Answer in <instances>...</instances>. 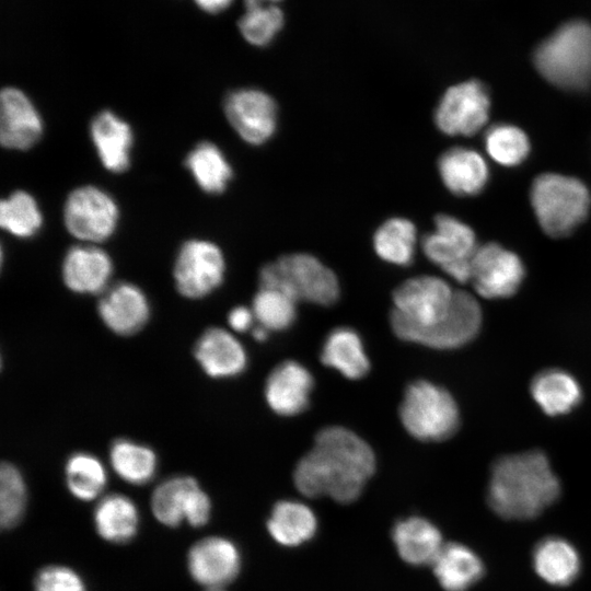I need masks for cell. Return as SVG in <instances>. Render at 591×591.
<instances>
[{
	"mask_svg": "<svg viewBox=\"0 0 591 591\" xmlns=\"http://www.w3.org/2000/svg\"><path fill=\"white\" fill-rule=\"evenodd\" d=\"M375 470L371 447L340 426L323 428L294 471L296 488L306 497L327 496L340 503L355 501Z\"/></svg>",
	"mask_w": 591,
	"mask_h": 591,
	"instance_id": "6da1fadb",
	"label": "cell"
},
{
	"mask_svg": "<svg viewBox=\"0 0 591 591\" xmlns=\"http://www.w3.org/2000/svg\"><path fill=\"white\" fill-rule=\"evenodd\" d=\"M559 494V480L541 451L503 455L493 464L487 500L503 519H533L554 503Z\"/></svg>",
	"mask_w": 591,
	"mask_h": 591,
	"instance_id": "7a4b0ae2",
	"label": "cell"
},
{
	"mask_svg": "<svg viewBox=\"0 0 591 591\" xmlns=\"http://www.w3.org/2000/svg\"><path fill=\"white\" fill-rule=\"evenodd\" d=\"M455 290L442 278L421 275L395 288L390 323L402 340L415 343L424 333L440 325L453 305Z\"/></svg>",
	"mask_w": 591,
	"mask_h": 591,
	"instance_id": "3957f363",
	"label": "cell"
},
{
	"mask_svg": "<svg viewBox=\"0 0 591 591\" xmlns=\"http://www.w3.org/2000/svg\"><path fill=\"white\" fill-rule=\"evenodd\" d=\"M538 72L565 90H586L591 85V25L569 22L546 38L534 53Z\"/></svg>",
	"mask_w": 591,
	"mask_h": 591,
	"instance_id": "277c9868",
	"label": "cell"
},
{
	"mask_svg": "<svg viewBox=\"0 0 591 591\" xmlns=\"http://www.w3.org/2000/svg\"><path fill=\"white\" fill-rule=\"evenodd\" d=\"M530 199L538 224L553 237L573 232L587 218L591 205V195L583 182L556 173L537 176Z\"/></svg>",
	"mask_w": 591,
	"mask_h": 591,
	"instance_id": "5b68a950",
	"label": "cell"
},
{
	"mask_svg": "<svg viewBox=\"0 0 591 591\" xmlns=\"http://www.w3.org/2000/svg\"><path fill=\"white\" fill-rule=\"evenodd\" d=\"M258 278L260 288L277 289L297 302L322 306L334 304L340 292L335 273L308 253L287 254L264 265Z\"/></svg>",
	"mask_w": 591,
	"mask_h": 591,
	"instance_id": "8992f818",
	"label": "cell"
},
{
	"mask_svg": "<svg viewBox=\"0 0 591 591\" xmlns=\"http://www.w3.org/2000/svg\"><path fill=\"white\" fill-rule=\"evenodd\" d=\"M399 419L415 439L438 442L449 439L460 425V413L453 396L426 380L410 383L399 405Z\"/></svg>",
	"mask_w": 591,
	"mask_h": 591,
	"instance_id": "52a82bcc",
	"label": "cell"
},
{
	"mask_svg": "<svg viewBox=\"0 0 591 591\" xmlns=\"http://www.w3.org/2000/svg\"><path fill=\"white\" fill-rule=\"evenodd\" d=\"M425 256L441 270L465 283L471 281L472 263L478 248L473 229L450 215L434 218L433 229L421 241Z\"/></svg>",
	"mask_w": 591,
	"mask_h": 591,
	"instance_id": "ba28073f",
	"label": "cell"
},
{
	"mask_svg": "<svg viewBox=\"0 0 591 591\" xmlns=\"http://www.w3.org/2000/svg\"><path fill=\"white\" fill-rule=\"evenodd\" d=\"M150 507L162 525L176 529L186 522L192 528L206 525L212 512L208 494L198 480L188 475H174L162 480L152 491Z\"/></svg>",
	"mask_w": 591,
	"mask_h": 591,
	"instance_id": "9c48e42d",
	"label": "cell"
},
{
	"mask_svg": "<svg viewBox=\"0 0 591 591\" xmlns=\"http://www.w3.org/2000/svg\"><path fill=\"white\" fill-rule=\"evenodd\" d=\"M225 259L221 248L206 240L186 241L179 248L173 278L177 292L189 300H199L216 291L223 282Z\"/></svg>",
	"mask_w": 591,
	"mask_h": 591,
	"instance_id": "30bf717a",
	"label": "cell"
},
{
	"mask_svg": "<svg viewBox=\"0 0 591 591\" xmlns=\"http://www.w3.org/2000/svg\"><path fill=\"white\" fill-rule=\"evenodd\" d=\"M118 217V207L112 196L91 185L73 189L63 207L67 230L83 241L108 239L116 229Z\"/></svg>",
	"mask_w": 591,
	"mask_h": 591,
	"instance_id": "8fae6325",
	"label": "cell"
},
{
	"mask_svg": "<svg viewBox=\"0 0 591 591\" xmlns=\"http://www.w3.org/2000/svg\"><path fill=\"white\" fill-rule=\"evenodd\" d=\"M490 97L486 86L470 80L450 86L434 111L438 129L448 136H473L487 123Z\"/></svg>",
	"mask_w": 591,
	"mask_h": 591,
	"instance_id": "7c38bea8",
	"label": "cell"
},
{
	"mask_svg": "<svg viewBox=\"0 0 591 591\" xmlns=\"http://www.w3.org/2000/svg\"><path fill=\"white\" fill-rule=\"evenodd\" d=\"M525 275L520 257L497 243L478 246L472 263L471 281L486 299H503L514 294Z\"/></svg>",
	"mask_w": 591,
	"mask_h": 591,
	"instance_id": "4fadbf2b",
	"label": "cell"
},
{
	"mask_svg": "<svg viewBox=\"0 0 591 591\" xmlns=\"http://www.w3.org/2000/svg\"><path fill=\"white\" fill-rule=\"evenodd\" d=\"M228 121L247 143L267 142L277 128V105L266 92L243 88L230 92L223 104Z\"/></svg>",
	"mask_w": 591,
	"mask_h": 591,
	"instance_id": "5bb4252c",
	"label": "cell"
},
{
	"mask_svg": "<svg viewBox=\"0 0 591 591\" xmlns=\"http://www.w3.org/2000/svg\"><path fill=\"white\" fill-rule=\"evenodd\" d=\"M241 565V553L236 544L219 535L196 541L186 554L188 575L206 590L222 589L232 582Z\"/></svg>",
	"mask_w": 591,
	"mask_h": 591,
	"instance_id": "9a60e30c",
	"label": "cell"
},
{
	"mask_svg": "<svg viewBox=\"0 0 591 591\" xmlns=\"http://www.w3.org/2000/svg\"><path fill=\"white\" fill-rule=\"evenodd\" d=\"M103 324L118 336H132L149 322L151 305L147 294L135 283L118 282L107 288L97 303Z\"/></svg>",
	"mask_w": 591,
	"mask_h": 591,
	"instance_id": "2e32d148",
	"label": "cell"
},
{
	"mask_svg": "<svg viewBox=\"0 0 591 591\" xmlns=\"http://www.w3.org/2000/svg\"><path fill=\"white\" fill-rule=\"evenodd\" d=\"M43 135V121L28 96L7 86L0 94V141L4 148L27 150Z\"/></svg>",
	"mask_w": 591,
	"mask_h": 591,
	"instance_id": "e0dca14e",
	"label": "cell"
},
{
	"mask_svg": "<svg viewBox=\"0 0 591 591\" xmlns=\"http://www.w3.org/2000/svg\"><path fill=\"white\" fill-rule=\"evenodd\" d=\"M193 356L205 374L212 379L237 376L247 366V354L241 341L218 326L201 333L194 344Z\"/></svg>",
	"mask_w": 591,
	"mask_h": 591,
	"instance_id": "ac0fdd59",
	"label": "cell"
},
{
	"mask_svg": "<svg viewBox=\"0 0 591 591\" xmlns=\"http://www.w3.org/2000/svg\"><path fill=\"white\" fill-rule=\"evenodd\" d=\"M482 309L468 292L455 290L453 305L445 320L420 335L415 344L434 349H455L472 341L482 326Z\"/></svg>",
	"mask_w": 591,
	"mask_h": 591,
	"instance_id": "d6986e66",
	"label": "cell"
},
{
	"mask_svg": "<svg viewBox=\"0 0 591 591\" xmlns=\"http://www.w3.org/2000/svg\"><path fill=\"white\" fill-rule=\"evenodd\" d=\"M314 380L300 362L287 360L276 366L265 383V398L273 412L294 416L309 405Z\"/></svg>",
	"mask_w": 591,
	"mask_h": 591,
	"instance_id": "ffe728a7",
	"label": "cell"
},
{
	"mask_svg": "<svg viewBox=\"0 0 591 591\" xmlns=\"http://www.w3.org/2000/svg\"><path fill=\"white\" fill-rule=\"evenodd\" d=\"M112 274L111 257L106 252L94 246H72L62 260L63 283L74 293H103L107 289Z\"/></svg>",
	"mask_w": 591,
	"mask_h": 591,
	"instance_id": "44dd1931",
	"label": "cell"
},
{
	"mask_svg": "<svg viewBox=\"0 0 591 591\" xmlns=\"http://www.w3.org/2000/svg\"><path fill=\"white\" fill-rule=\"evenodd\" d=\"M438 171L444 186L457 196L477 195L489 178L484 158L477 151L463 147L443 152L438 160Z\"/></svg>",
	"mask_w": 591,
	"mask_h": 591,
	"instance_id": "7402d4cb",
	"label": "cell"
},
{
	"mask_svg": "<svg viewBox=\"0 0 591 591\" xmlns=\"http://www.w3.org/2000/svg\"><path fill=\"white\" fill-rule=\"evenodd\" d=\"M90 134L106 170L120 173L128 169L134 136L123 118L111 111L100 112L91 121Z\"/></svg>",
	"mask_w": 591,
	"mask_h": 591,
	"instance_id": "603a6c76",
	"label": "cell"
},
{
	"mask_svg": "<svg viewBox=\"0 0 591 591\" xmlns=\"http://www.w3.org/2000/svg\"><path fill=\"white\" fill-rule=\"evenodd\" d=\"M92 521L96 534L107 543L121 545L131 542L140 528L136 502L124 494H109L95 505Z\"/></svg>",
	"mask_w": 591,
	"mask_h": 591,
	"instance_id": "cb8c5ba5",
	"label": "cell"
},
{
	"mask_svg": "<svg viewBox=\"0 0 591 591\" xmlns=\"http://www.w3.org/2000/svg\"><path fill=\"white\" fill-rule=\"evenodd\" d=\"M393 541L399 556L416 566L432 564L444 545L439 529L420 517L398 521Z\"/></svg>",
	"mask_w": 591,
	"mask_h": 591,
	"instance_id": "d4e9b609",
	"label": "cell"
},
{
	"mask_svg": "<svg viewBox=\"0 0 591 591\" xmlns=\"http://www.w3.org/2000/svg\"><path fill=\"white\" fill-rule=\"evenodd\" d=\"M321 361L350 380L363 378L370 369L361 337L350 327L331 331L322 347Z\"/></svg>",
	"mask_w": 591,
	"mask_h": 591,
	"instance_id": "484cf974",
	"label": "cell"
},
{
	"mask_svg": "<svg viewBox=\"0 0 591 591\" xmlns=\"http://www.w3.org/2000/svg\"><path fill=\"white\" fill-rule=\"evenodd\" d=\"M433 573L445 591H466L484 573L480 558L467 546L444 544L431 564Z\"/></svg>",
	"mask_w": 591,
	"mask_h": 591,
	"instance_id": "4316f807",
	"label": "cell"
},
{
	"mask_svg": "<svg viewBox=\"0 0 591 591\" xmlns=\"http://www.w3.org/2000/svg\"><path fill=\"white\" fill-rule=\"evenodd\" d=\"M531 394L541 409L549 416L566 415L581 401V387L568 372L548 369L532 380Z\"/></svg>",
	"mask_w": 591,
	"mask_h": 591,
	"instance_id": "83f0119b",
	"label": "cell"
},
{
	"mask_svg": "<svg viewBox=\"0 0 591 591\" xmlns=\"http://www.w3.org/2000/svg\"><path fill=\"white\" fill-rule=\"evenodd\" d=\"M108 459L116 475L134 486L150 483L159 467V457L152 448L126 438L112 442Z\"/></svg>",
	"mask_w": 591,
	"mask_h": 591,
	"instance_id": "f1b7e54d",
	"label": "cell"
},
{
	"mask_svg": "<svg viewBox=\"0 0 591 591\" xmlns=\"http://www.w3.org/2000/svg\"><path fill=\"white\" fill-rule=\"evenodd\" d=\"M533 565L536 573L554 586L571 583L580 570V557L576 548L561 537L542 540L534 548Z\"/></svg>",
	"mask_w": 591,
	"mask_h": 591,
	"instance_id": "f546056e",
	"label": "cell"
},
{
	"mask_svg": "<svg viewBox=\"0 0 591 591\" xmlns=\"http://www.w3.org/2000/svg\"><path fill=\"white\" fill-rule=\"evenodd\" d=\"M317 520L314 512L303 502L281 500L277 502L267 521L271 537L285 546H298L316 532Z\"/></svg>",
	"mask_w": 591,
	"mask_h": 591,
	"instance_id": "4dcf8cb0",
	"label": "cell"
},
{
	"mask_svg": "<svg viewBox=\"0 0 591 591\" xmlns=\"http://www.w3.org/2000/svg\"><path fill=\"white\" fill-rule=\"evenodd\" d=\"M63 476L70 495L84 502L99 498L108 479L104 463L93 453L84 451L73 452L68 456Z\"/></svg>",
	"mask_w": 591,
	"mask_h": 591,
	"instance_id": "1f68e13d",
	"label": "cell"
},
{
	"mask_svg": "<svg viewBox=\"0 0 591 591\" xmlns=\"http://www.w3.org/2000/svg\"><path fill=\"white\" fill-rule=\"evenodd\" d=\"M185 165L198 186L208 194L222 193L232 178V167L221 149L210 141L196 144Z\"/></svg>",
	"mask_w": 591,
	"mask_h": 591,
	"instance_id": "d6a6232c",
	"label": "cell"
},
{
	"mask_svg": "<svg viewBox=\"0 0 591 591\" xmlns=\"http://www.w3.org/2000/svg\"><path fill=\"white\" fill-rule=\"evenodd\" d=\"M372 242L374 252L382 260L408 266L416 252L417 229L406 218H390L376 229Z\"/></svg>",
	"mask_w": 591,
	"mask_h": 591,
	"instance_id": "836d02e7",
	"label": "cell"
},
{
	"mask_svg": "<svg viewBox=\"0 0 591 591\" xmlns=\"http://www.w3.org/2000/svg\"><path fill=\"white\" fill-rule=\"evenodd\" d=\"M1 227L18 237H31L43 224L42 212L35 198L24 190H16L0 205Z\"/></svg>",
	"mask_w": 591,
	"mask_h": 591,
	"instance_id": "e575fe53",
	"label": "cell"
},
{
	"mask_svg": "<svg viewBox=\"0 0 591 591\" xmlns=\"http://www.w3.org/2000/svg\"><path fill=\"white\" fill-rule=\"evenodd\" d=\"M297 303L293 298L280 290L259 287L251 309L258 325L269 332H280L294 323Z\"/></svg>",
	"mask_w": 591,
	"mask_h": 591,
	"instance_id": "d590c367",
	"label": "cell"
},
{
	"mask_svg": "<svg viewBox=\"0 0 591 591\" xmlns=\"http://www.w3.org/2000/svg\"><path fill=\"white\" fill-rule=\"evenodd\" d=\"M27 505V486L21 470L11 462L0 467V525L14 529L23 519Z\"/></svg>",
	"mask_w": 591,
	"mask_h": 591,
	"instance_id": "8d00e7d4",
	"label": "cell"
},
{
	"mask_svg": "<svg viewBox=\"0 0 591 591\" xmlns=\"http://www.w3.org/2000/svg\"><path fill=\"white\" fill-rule=\"evenodd\" d=\"M488 155L503 166H517L530 153L526 134L510 124H497L488 128L484 137Z\"/></svg>",
	"mask_w": 591,
	"mask_h": 591,
	"instance_id": "74e56055",
	"label": "cell"
},
{
	"mask_svg": "<svg viewBox=\"0 0 591 591\" xmlns=\"http://www.w3.org/2000/svg\"><path fill=\"white\" fill-rule=\"evenodd\" d=\"M285 15L277 4L245 8L237 26L243 38L253 46H266L279 34Z\"/></svg>",
	"mask_w": 591,
	"mask_h": 591,
	"instance_id": "f35d334b",
	"label": "cell"
},
{
	"mask_svg": "<svg viewBox=\"0 0 591 591\" xmlns=\"http://www.w3.org/2000/svg\"><path fill=\"white\" fill-rule=\"evenodd\" d=\"M34 591H88L83 577L73 568L51 564L37 570L33 579Z\"/></svg>",
	"mask_w": 591,
	"mask_h": 591,
	"instance_id": "ab89813d",
	"label": "cell"
},
{
	"mask_svg": "<svg viewBox=\"0 0 591 591\" xmlns=\"http://www.w3.org/2000/svg\"><path fill=\"white\" fill-rule=\"evenodd\" d=\"M254 322V313L247 306L239 305L228 313V324L236 333H244L252 329Z\"/></svg>",
	"mask_w": 591,
	"mask_h": 591,
	"instance_id": "60d3db41",
	"label": "cell"
},
{
	"mask_svg": "<svg viewBox=\"0 0 591 591\" xmlns=\"http://www.w3.org/2000/svg\"><path fill=\"white\" fill-rule=\"evenodd\" d=\"M196 5L206 13H220L228 9L233 0H194Z\"/></svg>",
	"mask_w": 591,
	"mask_h": 591,
	"instance_id": "b9f144b4",
	"label": "cell"
},
{
	"mask_svg": "<svg viewBox=\"0 0 591 591\" xmlns=\"http://www.w3.org/2000/svg\"><path fill=\"white\" fill-rule=\"evenodd\" d=\"M268 333L269 331L258 324L252 328V335L257 341L266 340L268 337Z\"/></svg>",
	"mask_w": 591,
	"mask_h": 591,
	"instance_id": "7bdbcfd3",
	"label": "cell"
},
{
	"mask_svg": "<svg viewBox=\"0 0 591 591\" xmlns=\"http://www.w3.org/2000/svg\"><path fill=\"white\" fill-rule=\"evenodd\" d=\"M281 0H244L245 8L257 7V5H269L277 4Z\"/></svg>",
	"mask_w": 591,
	"mask_h": 591,
	"instance_id": "ee69618b",
	"label": "cell"
},
{
	"mask_svg": "<svg viewBox=\"0 0 591 591\" xmlns=\"http://www.w3.org/2000/svg\"><path fill=\"white\" fill-rule=\"evenodd\" d=\"M205 591H224L222 589H209V590H205Z\"/></svg>",
	"mask_w": 591,
	"mask_h": 591,
	"instance_id": "f6af8a7d",
	"label": "cell"
}]
</instances>
